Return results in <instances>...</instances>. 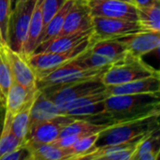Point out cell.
I'll return each mask as SVG.
<instances>
[{
    "label": "cell",
    "mask_w": 160,
    "mask_h": 160,
    "mask_svg": "<svg viewBox=\"0 0 160 160\" xmlns=\"http://www.w3.org/2000/svg\"><path fill=\"white\" fill-rule=\"evenodd\" d=\"M159 108V93L110 96L104 100V113L112 125L158 114Z\"/></svg>",
    "instance_id": "cell-1"
},
{
    "label": "cell",
    "mask_w": 160,
    "mask_h": 160,
    "mask_svg": "<svg viewBox=\"0 0 160 160\" xmlns=\"http://www.w3.org/2000/svg\"><path fill=\"white\" fill-rule=\"evenodd\" d=\"M159 115L160 113L152 114L110 126L99 133L95 146L137 142L148 134L159 129Z\"/></svg>",
    "instance_id": "cell-2"
},
{
    "label": "cell",
    "mask_w": 160,
    "mask_h": 160,
    "mask_svg": "<svg viewBox=\"0 0 160 160\" xmlns=\"http://www.w3.org/2000/svg\"><path fill=\"white\" fill-rule=\"evenodd\" d=\"M158 76H160L158 70L146 64L142 57L128 52L122 59L112 63L102 74L100 80L108 87Z\"/></svg>",
    "instance_id": "cell-3"
},
{
    "label": "cell",
    "mask_w": 160,
    "mask_h": 160,
    "mask_svg": "<svg viewBox=\"0 0 160 160\" xmlns=\"http://www.w3.org/2000/svg\"><path fill=\"white\" fill-rule=\"evenodd\" d=\"M91 44V37L82 43L77 45L71 50L66 52H32L27 55L28 61L34 68L37 80L49 72L52 71L56 68L77 58L83 53Z\"/></svg>",
    "instance_id": "cell-4"
},
{
    "label": "cell",
    "mask_w": 160,
    "mask_h": 160,
    "mask_svg": "<svg viewBox=\"0 0 160 160\" xmlns=\"http://www.w3.org/2000/svg\"><path fill=\"white\" fill-rule=\"evenodd\" d=\"M38 89L55 105L61 106L86 95L103 91L106 86L98 78L80 82L49 85Z\"/></svg>",
    "instance_id": "cell-5"
},
{
    "label": "cell",
    "mask_w": 160,
    "mask_h": 160,
    "mask_svg": "<svg viewBox=\"0 0 160 160\" xmlns=\"http://www.w3.org/2000/svg\"><path fill=\"white\" fill-rule=\"evenodd\" d=\"M36 0H26L19 3L10 13L7 45L15 52L22 53L23 52Z\"/></svg>",
    "instance_id": "cell-6"
},
{
    "label": "cell",
    "mask_w": 160,
    "mask_h": 160,
    "mask_svg": "<svg viewBox=\"0 0 160 160\" xmlns=\"http://www.w3.org/2000/svg\"><path fill=\"white\" fill-rule=\"evenodd\" d=\"M141 31L137 21L94 16L91 41L119 38Z\"/></svg>",
    "instance_id": "cell-7"
},
{
    "label": "cell",
    "mask_w": 160,
    "mask_h": 160,
    "mask_svg": "<svg viewBox=\"0 0 160 160\" xmlns=\"http://www.w3.org/2000/svg\"><path fill=\"white\" fill-rule=\"evenodd\" d=\"M75 118L67 115H59L55 118L38 121L29 125L25 138L26 144H44L51 143L59 138L65 126L72 122Z\"/></svg>",
    "instance_id": "cell-8"
},
{
    "label": "cell",
    "mask_w": 160,
    "mask_h": 160,
    "mask_svg": "<svg viewBox=\"0 0 160 160\" xmlns=\"http://www.w3.org/2000/svg\"><path fill=\"white\" fill-rule=\"evenodd\" d=\"M92 16L137 21V7L124 0H89Z\"/></svg>",
    "instance_id": "cell-9"
},
{
    "label": "cell",
    "mask_w": 160,
    "mask_h": 160,
    "mask_svg": "<svg viewBox=\"0 0 160 160\" xmlns=\"http://www.w3.org/2000/svg\"><path fill=\"white\" fill-rule=\"evenodd\" d=\"M4 50L10 67L13 80L31 91L37 90V75L28 61L27 55L11 50L8 45L4 46Z\"/></svg>",
    "instance_id": "cell-10"
},
{
    "label": "cell",
    "mask_w": 160,
    "mask_h": 160,
    "mask_svg": "<svg viewBox=\"0 0 160 160\" xmlns=\"http://www.w3.org/2000/svg\"><path fill=\"white\" fill-rule=\"evenodd\" d=\"M125 44L129 53L137 57L158 51L160 46V33L137 32L117 38Z\"/></svg>",
    "instance_id": "cell-11"
},
{
    "label": "cell",
    "mask_w": 160,
    "mask_h": 160,
    "mask_svg": "<svg viewBox=\"0 0 160 160\" xmlns=\"http://www.w3.org/2000/svg\"><path fill=\"white\" fill-rule=\"evenodd\" d=\"M92 27L93 16L88 5L73 2V5L66 16L62 30L59 35L89 31L92 30Z\"/></svg>",
    "instance_id": "cell-12"
},
{
    "label": "cell",
    "mask_w": 160,
    "mask_h": 160,
    "mask_svg": "<svg viewBox=\"0 0 160 160\" xmlns=\"http://www.w3.org/2000/svg\"><path fill=\"white\" fill-rule=\"evenodd\" d=\"M138 142H139L125 144L94 146L83 154L79 160H131L135 154Z\"/></svg>",
    "instance_id": "cell-13"
},
{
    "label": "cell",
    "mask_w": 160,
    "mask_h": 160,
    "mask_svg": "<svg viewBox=\"0 0 160 160\" xmlns=\"http://www.w3.org/2000/svg\"><path fill=\"white\" fill-rule=\"evenodd\" d=\"M110 96L160 93V76L136 80L127 83L106 87Z\"/></svg>",
    "instance_id": "cell-14"
},
{
    "label": "cell",
    "mask_w": 160,
    "mask_h": 160,
    "mask_svg": "<svg viewBox=\"0 0 160 160\" xmlns=\"http://www.w3.org/2000/svg\"><path fill=\"white\" fill-rule=\"evenodd\" d=\"M92 30L83 32H75L66 35H59L51 40L38 45L33 52H66L73 49L83 40L91 37Z\"/></svg>",
    "instance_id": "cell-15"
},
{
    "label": "cell",
    "mask_w": 160,
    "mask_h": 160,
    "mask_svg": "<svg viewBox=\"0 0 160 160\" xmlns=\"http://www.w3.org/2000/svg\"><path fill=\"white\" fill-rule=\"evenodd\" d=\"M37 90L31 91L13 80L6 97L5 110L12 115H15L24 107L26 102L35 95Z\"/></svg>",
    "instance_id": "cell-16"
},
{
    "label": "cell",
    "mask_w": 160,
    "mask_h": 160,
    "mask_svg": "<svg viewBox=\"0 0 160 160\" xmlns=\"http://www.w3.org/2000/svg\"><path fill=\"white\" fill-rule=\"evenodd\" d=\"M43 1L44 0H36L30 20L27 38L22 52V53L26 55L34 52L43 30Z\"/></svg>",
    "instance_id": "cell-17"
},
{
    "label": "cell",
    "mask_w": 160,
    "mask_h": 160,
    "mask_svg": "<svg viewBox=\"0 0 160 160\" xmlns=\"http://www.w3.org/2000/svg\"><path fill=\"white\" fill-rule=\"evenodd\" d=\"M62 115L59 108L52 100H50L39 89L36 96L30 115V123L38 121H45Z\"/></svg>",
    "instance_id": "cell-18"
},
{
    "label": "cell",
    "mask_w": 160,
    "mask_h": 160,
    "mask_svg": "<svg viewBox=\"0 0 160 160\" xmlns=\"http://www.w3.org/2000/svg\"><path fill=\"white\" fill-rule=\"evenodd\" d=\"M89 50L109 58L112 63L122 59L128 52L125 44L117 38L91 41Z\"/></svg>",
    "instance_id": "cell-19"
},
{
    "label": "cell",
    "mask_w": 160,
    "mask_h": 160,
    "mask_svg": "<svg viewBox=\"0 0 160 160\" xmlns=\"http://www.w3.org/2000/svg\"><path fill=\"white\" fill-rule=\"evenodd\" d=\"M159 154V129H157L139 141L131 160H158Z\"/></svg>",
    "instance_id": "cell-20"
},
{
    "label": "cell",
    "mask_w": 160,
    "mask_h": 160,
    "mask_svg": "<svg viewBox=\"0 0 160 160\" xmlns=\"http://www.w3.org/2000/svg\"><path fill=\"white\" fill-rule=\"evenodd\" d=\"M24 144L31 152V160H70L72 158L68 149L58 147L53 143Z\"/></svg>",
    "instance_id": "cell-21"
},
{
    "label": "cell",
    "mask_w": 160,
    "mask_h": 160,
    "mask_svg": "<svg viewBox=\"0 0 160 160\" xmlns=\"http://www.w3.org/2000/svg\"><path fill=\"white\" fill-rule=\"evenodd\" d=\"M73 0H67L65 2V4L63 5V7L52 17V19L48 22V23L44 26L41 35L38 38L37 47L42 43H45L49 40H51L52 38L57 37L63 27L66 16L68 12V10L70 9L71 6L73 5ZM36 47V48H37Z\"/></svg>",
    "instance_id": "cell-22"
},
{
    "label": "cell",
    "mask_w": 160,
    "mask_h": 160,
    "mask_svg": "<svg viewBox=\"0 0 160 160\" xmlns=\"http://www.w3.org/2000/svg\"><path fill=\"white\" fill-rule=\"evenodd\" d=\"M159 3L144 8H137V22L142 31L160 33Z\"/></svg>",
    "instance_id": "cell-23"
},
{
    "label": "cell",
    "mask_w": 160,
    "mask_h": 160,
    "mask_svg": "<svg viewBox=\"0 0 160 160\" xmlns=\"http://www.w3.org/2000/svg\"><path fill=\"white\" fill-rule=\"evenodd\" d=\"M38 89L35 93V95L26 102L24 107L18 112L15 115H13L11 120V130L14 133V135L20 139L22 142H25V138L28 132L29 128V123H30V115H31V110L36 98V96L38 94Z\"/></svg>",
    "instance_id": "cell-24"
},
{
    "label": "cell",
    "mask_w": 160,
    "mask_h": 160,
    "mask_svg": "<svg viewBox=\"0 0 160 160\" xmlns=\"http://www.w3.org/2000/svg\"><path fill=\"white\" fill-rule=\"evenodd\" d=\"M12 117L13 115L5 110L3 125L0 131V158L4 155L11 152L12 150L24 143L20 139H18L11 130Z\"/></svg>",
    "instance_id": "cell-25"
},
{
    "label": "cell",
    "mask_w": 160,
    "mask_h": 160,
    "mask_svg": "<svg viewBox=\"0 0 160 160\" xmlns=\"http://www.w3.org/2000/svg\"><path fill=\"white\" fill-rule=\"evenodd\" d=\"M112 126V125H100L96 124L91 121L82 118H75L72 122L65 126L60 133L59 137L67 136V135H87L93 134L97 132H101L106 128Z\"/></svg>",
    "instance_id": "cell-26"
},
{
    "label": "cell",
    "mask_w": 160,
    "mask_h": 160,
    "mask_svg": "<svg viewBox=\"0 0 160 160\" xmlns=\"http://www.w3.org/2000/svg\"><path fill=\"white\" fill-rule=\"evenodd\" d=\"M110 95L107 92V90H103V91H99L97 93H92L89 95H86L84 97L79 98L75 100H72L70 102H68L66 104H63L61 106H58L59 111L61 112V114L63 115L66 112L72 110V109H77V108H82L96 102H99V101H104L107 98H109Z\"/></svg>",
    "instance_id": "cell-27"
},
{
    "label": "cell",
    "mask_w": 160,
    "mask_h": 160,
    "mask_svg": "<svg viewBox=\"0 0 160 160\" xmlns=\"http://www.w3.org/2000/svg\"><path fill=\"white\" fill-rule=\"evenodd\" d=\"M4 46H0V97L5 103L8 88L13 81L10 67L4 50Z\"/></svg>",
    "instance_id": "cell-28"
},
{
    "label": "cell",
    "mask_w": 160,
    "mask_h": 160,
    "mask_svg": "<svg viewBox=\"0 0 160 160\" xmlns=\"http://www.w3.org/2000/svg\"><path fill=\"white\" fill-rule=\"evenodd\" d=\"M99 133L100 132L83 135L70 148H68L69 152L72 155L71 160H79L83 154L93 148L98 139Z\"/></svg>",
    "instance_id": "cell-29"
},
{
    "label": "cell",
    "mask_w": 160,
    "mask_h": 160,
    "mask_svg": "<svg viewBox=\"0 0 160 160\" xmlns=\"http://www.w3.org/2000/svg\"><path fill=\"white\" fill-rule=\"evenodd\" d=\"M10 13L9 0H0V35L6 44L8 42V28Z\"/></svg>",
    "instance_id": "cell-30"
},
{
    "label": "cell",
    "mask_w": 160,
    "mask_h": 160,
    "mask_svg": "<svg viewBox=\"0 0 160 160\" xmlns=\"http://www.w3.org/2000/svg\"><path fill=\"white\" fill-rule=\"evenodd\" d=\"M67 0H44L43 1V28L52 17L63 7Z\"/></svg>",
    "instance_id": "cell-31"
},
{
    "label": "cell",
    "mask_w": 160,
    "mask_h": 160,
    "mask_svg": "<svg viewBox=\"0 0 160 160\" xmlns=\"http://www.w3.org/2000/svg\"><path fill=\"white\" fill-rule=\"evenodd\" d=\"M0 160H31V152L23 143L11 152L4 155Z\"/></svg>",
    "instance_id": "cell-32"
},
{
    "label": "cell",
    "mask_w": 160,
    "mask_h": 160,
    "mask_svg": "<svg viewBox=\"0 0 160 160\" xmlns=\"http://www.w3.org/2000/svg\"><path fill=\"white\" fill-rule=\"evenodd\" d=\"M158 2H159V0H132V3L137 8H144V7L152 6Z\"/></svg>",
    "instance_id": "cell-33"
},
{
    "label": "cell",
    "mask_w": 160,
    "mask_h": 160,
    "mask_svg": "<svg viewBox=\"0 0 160 160\" xmlns=\"http://www.w3.org/2000/svg\"><path fill=\"white\" fill-rule=\"evenodd\" d=\"M19 0H9V3H10V10H14V8H16L17 4H18Z\"/></svg>",
    "instance_id": "cell-34"
},
{
    "label": "cell",
    "mask_w": 160,
    "mask_h": 160,
    "mask_svg": "<svg viewBox=\"0 0 160 160\" xmlns=\"http://www.w3.org/2000/svg\"><path fill=\"white\" fill-rule=\"evenodd\" d=\"M4 113H5V110H2V111H0V131H1V128H2V125H3Z\"/></svg>",
    "instance_id": "cell-35"
},
{
    "label": "cell",
    "mask_w": 160,
    "mask_h": 160,
    "mask_svg": "<svg viewBox=\"0 0 160 160\" xmlns=\"http://www.w3.org/2000/svg\"><path fill=\"white\" fill-rule=\"evenodd\" d=\"M75 3H80V4H87L89 0H73Z\"/></svg>",
    "instance_id": "cell-36"
},
{
    "label": "cell",
    "mask_w": 160,
    "mask_h": 160,
    "mask_svg": "<svg viewBox=\"0 0 160 160\" xmlns=\"http://www.w3.org/2000/svg\"><path fill=\"white\" fill-rule=\"evenodd\" d=\"M3 45H7V44L4 42L3 38H2V37H1V35H0V46H3Z\"/></svg>",
    "instance_id": "cell-37"
},
{
    "label": "cell",
    "mask_w": 160,
    "mask_h": 160,
    "mask_svg": "<svg viewBox=\"0 0 160 160\" xmlns=\"http://www.w3.org/2000/svg\"><path fill=\"white\" fill-rule=\"evenodd\" d=\"M24 1H26V0H19L18 4H19V3H22V2H24Z\"/></svg>",
    "instance_id": "cell-38"
},
{
    "label": "cell",
    "mask_w": 160,
    "mask_h": 160,
    "mask_svg": "<svg viewBox=\"0 0 160 160\" xmlns=\"http://www.w3.org/2000/svg\"><path fill=\"white\" fill-rule=\"evenodd\" d=\"M124 1H128V2H132V0H124Z\"/></svg>",
    "instance_id": "cell-39"
},
{
    "label": "cell",
    "mask_w": 160,
    "mask_h": 160,
    "mask_svg": "<svg viewBox=\"0 0 160 160\" xmlns=\"http://www.w3.org/2000/svg\"><path fill=\"white\" fill-rule=\"evenodd\" d=\"M0 98H1V97H0ZM1 99H2V98H1ZM3 102H4V101H3Z\"/></svg>",
    "instance_id": "cell-40"
}]
</instances>
